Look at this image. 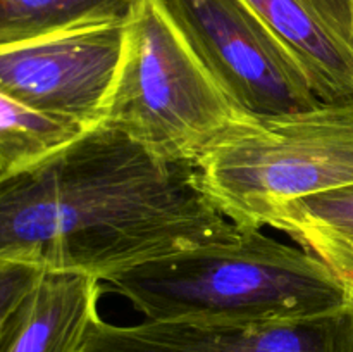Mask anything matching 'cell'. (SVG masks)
Here are the masks:
<instances>
[{"mask_svg":"<svg viewBox=\"0 0 353 352\" xmlns=\"http://www.w3.org/2000/svg\"><path fill=\"white\" fill-rule=\"evenodd\" d=\"M85 130L0 92V173L16 171L47 157Z\"/></svg>","mask_w":353,"mask_h":352,"instance_id":"7c38bea8","label":"cell"},{"mask_svg":"<svg viewBox=\"0 0 353 352\" xmlns=\"http://www.w3.org/2000/svg\"><path fill=\"white\" fill-rule=\"evenodd\" d=\"M81 352H353V306L310 320L265 324L143 320L90 326Z\"/></svg>","mask_w":353,"mask_h":352,"instance_id":"52a82bcc","label":"cell"},{"mask_svg":"<svg viewBox=\"0 0 353 352\" xmlns=\"http://www.w3.org/2000/svg\"><path fill=\"white\" fill-rule=\"evenodd\" d=\"M43 273V269L31 262L0 259V345Z\"/></svg>","mask_w":353,"mask_h":352,"instance_id":"4fadbf2b","label":"cell"},{"mask_svg":"<svg viewBox=\"0 0 353 352\" xmlns=\"http://www.w3.org/2000/svg\"><path fill=\"white\" fill-rule=\"evenodd\" d=\"M126 24L0 47V92L83 128L100 123L119 71Z\"/></svg>","mask_w":353,"mask_h":352,"instance_id":"8992f818","label":"cell"},{"mask_svg":"<svg viewBox=\"0 0 353 352\" xmlns=\"http://www.w3.org/2000/svg\"><path fill=\"white\" fill-rule=\"evenodd\" d=\"M143 0H0V47L128 24Z\"/></svg>","mask_w":353,"mask_h":352,"instance_id":"8fae6325","label":"cell"},{"mask_svg":"<svg viewBox=\"0 0 353 352\" xmlns=\"http://www.w3.org/2000/svg\"><path fill=\"white\" fill-rule=\"evenodd\" d=\"M102 283L76 273H43L24 300L0 352H81L99 320Z\"/></svg>","mask_w":353,"mask_h":352,"instance_id":"9c48e42d","label":"cell"},{"mask_svg":"<svg viewBox=\"0 0 353 352\" xmlns=\"http://www.w3.org/2000/svg\"><path fill=\"white\" fill-rule=\"evenodd\" d=\"M299 57L321 100L353 95V0H241Z\"/></svg>","mask_w":353,"mask_h":352,"instance_id":"ba28073f","label":"cell"},{"mask_svg":"<svg viewBox=\"0 0 353 352\" xmlns=\"http://www.w3.org/2000/svg\"><path fill=\"white\" fill-rule=\"evenodd\" d=\"M195 169L228 219L262 230L295 200L353 185V95L300 113L245 114Z\"/></svg>","mask_w":353,"mask_h":352,"instance_id":"3957f363","label":"cell"},{"mask_svg":"<svg viewBox=\"0 0 353 352\" xmlns=\"http://www.w3.org/2000/svg\"><path fill=\"white\" fill-rule=\"evenodd\" d=\"M164 2L190 47L240 110L278 116L321 102L299 57L241 0Z\"/></svg>","mask_w":353,"mask_h":352,"instance_id":"5b68a950","label":"cell"},{"mask_svg":"<svg viewBox=\"0 0 353 352\" xmlns=\"http://www.w3.org/2000/svg\"><path fill=\"white\" fill-rule=\"evenodd\" d=\"M269 226L321 259L353 302V185L295 200L276 213Z\"/></svg>","mask_w":353,"mask_h":352,"instance_id":"30bf717a","label":"cell"},{"mask_svg":"<svg viewBox=\"0 0 353 352\" xmlns=\"http://www.w3.org/2000/svg\"><path fill=\"white\" fill-rule=\"evenodd\" d=\"M148 321L265 324L310 320L353 306L343 283L302 247L241 228L176 251L102 283Z\"/></svg>","mask_w":353,"mask_h":352,"instance_id":"7a4b0ae2","label":"cell"},{"mask_svg":"<svg viewBox=\"0 0 353 352\" xmlns=\"http://www.w3.org/2000/svg\"><path fill=\"white\" fill-rule=\"evenodd\" d=\"M245 114L190 47L164 0H143L126 24L100 124L162 161L195 166Z\"/></svg>","mask_w":353,"mask_h":352,"instance_id":"277c9868","label":"cell"},{"mask_svg":"<svg viewBox=\"0 0 353 352\" xmlns=\"http://www.w3.org/2000/svg\"><path fill=\"white\" fill-rule=\"evenodd\" d=\"M193 164L159 159L95 124L30 166L0 173V259L105 280L233 237Z\"/></svg>","mask_w":353,"mask_h":352,"instance_id":"6da1fadb","label":"cell"}]
</instances>
